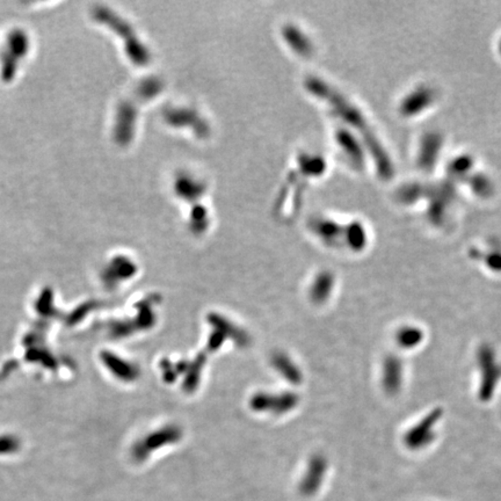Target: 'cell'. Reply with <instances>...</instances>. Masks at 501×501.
Here are the masks:
<instances>
[{
  "mask_svg": "<svg viewBox=\"0 0 501 501\" xmlns=\"http://www.w3.org/2000/svg\"><path fill=\"white\" fill-rule=\"evenodd\" d=\"M306 87L315 96L327 100L331 106L336 110V113H339L341 117H345L350 124H353L354 127L357 128V130L360 131L361 134H364L368 147L373 151L380 172L384 177H388L389 174L391 175L392 167L391 165H389V160L385 152L383 151V148L378 144L377 140L368 127L364 117L359 113V110H355L350 105V101H347L343 96H340L339 92H336V89L320 80H315V78L310 80L306 83Z\"/></svg>",
  "mask_w": 501,
  "mask_h": 501,
  "instance_id": "1",
  "label": "cell"
}]
</instances>
